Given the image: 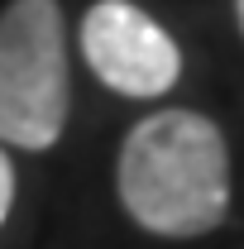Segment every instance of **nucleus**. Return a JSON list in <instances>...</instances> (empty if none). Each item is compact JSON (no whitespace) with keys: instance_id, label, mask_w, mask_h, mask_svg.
<instances>
[{"instance_id":"f257e3e1","label":"nucleus","mask_w":244,"mask_h":249,"mask_svg":"<svg viewBox=\"0 0 244 249\" xmlns=\"http://www.w3.org/2000/svg\"><path fill=\"white\" fill-rule=\"evenodd\" d=\"M115 196L149 235H211L230 216V144L220 124L192 106L144 115L115 154Z\"/></svg>"},{"instance_id":"f03ea898","label":"nucleus","mask_w":244,"mask_h":249,"mask_svg":"<svg viewBox=\"0 0 244 249\" xmlns=\"http://www.w3.org/2000/svg\"><path fill=\"white\" fill-rule=\"evenodd\" d=\"M72 115L67 19L58 0H10L0 10V144L53 149Z\"/></svg>"},{"instance_id":"7ed1b4c3","label":"nucleus","mask_w":244,"mask_h":249,"mask_svg":"<svg viewBox=\"0 0 244 249\" xmlns=\"http://www.w3.org/2000/svg\"><path fill=\"white\" fill-rule=\"evenodd\" d=\"M82 58L101 87L129 101H163L182 82L177 38L134 0H96L82 15Z\"/></svg>"},{"instance_id":"20e7f679","label":"nucleus","mask_w":244,"mask_h":249,"mask_svg":"<svg viewBox=\"0 0 244 249\" xmlns=\"http://www.w3.org/2000/svg\"><path fill=\"white\" fill-rule=\"evenodd\" d=\"M10 211H15V163H10L5 144H0V225L10 220Z\"/></svg>"},{"instance_id":"39448f33","label":"nucleus","mask_w":244,"mask_h":249,"mask_svg":"<svg viewBox=\"0 0 244 249\" xmlns=\"http://www.w3.org/2000/svg\"><path fill=\"white\" fill-rule=\"evenodd\" d=\"M235 19H240V34H244V0H235Z\"/></svg>"}]
</instances>
